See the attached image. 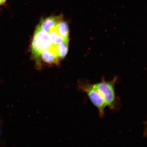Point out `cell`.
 <instances>
[{
	"label": "cell",
	"instance_id": "6da1fadb",
	"mask_svg": "<svg viewBox=\"0 0 147 147\" xmlns=\"http://www.w3.org/2000/svg\"><path fill=\"white\" fill-rule=\"evenodd\" d=\"M117 78H115L109 82L103 80L102 82L94 84L98 90L105 102L106 107L114 109L115 102V86Z\"/></svg>",
	"mask_w": 147,
	"mask_h": 147
},
{
	"label": "cell",
	"instance_id": "7a4b0ae2",
	"mask_svg": "<svg viewBox=\"0 0 147 147\" xmlns=\"http://www.w3.org/2000/svg\"><path fill=\"white\" fill-rule=\"evenodd\" d=\"M79 88L87 94L92 103L98 109L101 117L104 115L106 107L105 102L102 95L93 84L81 83L78 84Z\"/></svg>",
	"mask_w": 147,
	"mask_h": 147
},
{
	"label": "cell",
	"instance_id": "3957f363",
	"mask_svg": "<svg viewBox=\"0 0 147 147\" xmlns=\"http://www.w3.org/2000/svg\"><path fill=\"white\" fill-rule=\"evenodd\" d=\"M7 0H0V5L4 4Z\"/></svg>",
	"mask_w": 147,
	"mask_h": 147
}]
</instances>
